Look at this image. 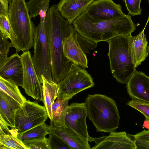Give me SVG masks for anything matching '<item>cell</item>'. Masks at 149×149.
<instances>
[{
  "label": "cell",
  "instance_id": "18",
  "mask_svg": "<svg viewBox=\"0 0 149 149\" xmlns=\"http://www.w3.org/2000/svg\"><path fill=\"white\" fill-rule=\"evenodd\" d=\"M21 105L0 90V118L11 128L15 127L16 111Z\"/></svg>",
  "mask_w": 149,
  "mask_h": 149
},
{
  "label": "cell",
  "instance_id": "30",
  "mask_svg": "<svg viewBox=\"0 0 149 149\" xmlns=\"http://www.w3.org/2000/svg\"><path fill=\"white\" fill-rule=\"evenodd\" d=\"M141 0H123L129 14L133 16L140 15L141 9L140 4Z\"/></svg>",
  "mask_w": 149,
  "mask_h": 149
},
{
  "label": "cell",
  "instance_id": "19",
  "mask_svg": "<svg viewBox=\"0 0 149 149\" xmlns=\"http://www.w3.org/2000/svg\"><path fill=\"white\" fill-rule=\"evenodd\" d=\"M145 28L135 36H132L131 34L130 36L132 58L136 68L140 65L148 55V42L144 33Z\"/></svg>",
  "mask_w": 149,
  "mask_h": 149
},
{
  "label": "cell",
  "instance_id": "9",
  "mask_svg": "<svg viewBox=\"0 0 149 149\" xmlns=\"http://www.w3.org/2000/svg\"><path fill=\"white\" fill-rule=\"evenodd\" d=\"M23 68V81L21 86L26 93L35 100L44 102L42 83L38 78L29 50L20 55Z\"/></svg>",
  "mask_w": 149,
  "mask_h": 149
},
{
  "label": "cell",
  "instance_id": "1",
  "mask_svg": "<svg viewBox=\"0 0 149 149\" xmlns=\"http://www.w3.org/2000/svg\"><path fill=\"white\" fill-rule=\"evenodd\" d=\"M45 19L52 77L53 81L58 84L74 63L65 56L63 47V40L70 35L73 25L62 16L55 4L48 9Z\"/></svg>",
  "mask_w": 149,
  "mask_h": 149
},
{
  "label": "cell",
  "instance_id": "7",
  "mask_svg": "<svg viewBox=\"0 0 149 149\" xmlns=\"http://www.w3.org/2000/svg\"><path fill=\"white\" fill-rule=\"evenodd\" d=\"M48 117L45 105L26 100L17 110L14 128L19 136L28 130L45 123Z\"/></svg>",
  "mask_w": 149,
  "mask_h": 149
},
{
  "label": "cell",
  "instance_id": "38",
  "mask_svg": "<svg viewBox=\"0 0 149 149\" xmlns=\"http://www.w3.org/2000/svg\"><path fill=\"white\" fill-rule=\"evenodd\" d=\"M147 50L149 55V45L147 47Z\"/></svg>",
  "mask_w": 149,
  "mask_h": 149
},
{
  "label": "cell",
  "instance_id": "34",
  "mask_svg": "<svg viewBox=\"0 0 149 149\" xmlns=\"http://www.w3.org/2000/svg\"><path fill=\"white\" fill-rule=\"evenodd\" d=\"M136 149H149V142L140 139H135Z\"/></svg>",
  "mask_w": 149,
  "mask_h": 149
},
{
  "label": "cell",
  "instance_id": "32",
  "mask_svg": "<svg viewBox=\"0 0 149 149\" xmlns=\"http://www.w3.org/2000/svg\"><path fill=\"white\" fill-rule=\"evenodd\" d=\"M0 15H3L8 17L9 9L8 0H0Z\"/></svg>",
  "mask_w": 149,
  "mask_h": 149
},
{
  "label": "cell",
  "instance_id": "6",
  "mask_svg": "<svg viewBox=\"0 0 149 149\" xmlns=\"http://www.w3.org/2000/svg\"><path fill=\"white\" fill-rule=\"evenodd\" d=\"M45 14L42 11L39 14L40 21L36 28L33 46L34 53L32 57L38 77L42 84V75L47 80L53 81L51 70L49 50L46 29Z\"/></svg>",
  "mask_w": 149,
  "mask_h": 149
},
{
  "label": "cell",
  "instance_id": "35",
  "mask_svg": "<svg viewBox=\"0 0 149 149\" xmlns=\"http://www.w3.org/2000/svg\"><path fill=\"white\" fill-rule=\"evenodd\" d=\"M143 126L146 128H149V121L147 120L145 121L144 122Z\"/></svg>",
  "mask_w": 149,
  "mask_h": 149
},
{
  "label": "cell",
  "instance_id": "16",
  "mask_svg": "<svg viewBox=\"0 0 149 149\" xmlns=\"http://www.w3.org/2000/svg\"><path fill=\"white\" fill-rule=\"evenodd\" d=\"M95 0H60L57 8L62 16L70 24L86 11Z\"/></svg>",
  "mask_w": 149,
  "mask_h": 149
},
{
  "label": "cell",
  "instance_id": "17",
  "mask_svg": "<svg viewBox=\"0 0 149 149\" xmlns=\"http://www.w3.org/2000/svg\"><path fill=\"white\" fill-rule=\"evenodd\" d=\"M51 132L61 137L72 149H90L88 141L69 127L55 126L50 120Z\"/></svg>",
  "mask_w": 149,
  "mask_h": 149
},
{
  "label": "cell",
  "instance_id": "23",
  "mask_svg": "<svg viewBox=\"0 0 149 149\" xmlns=\"http://www.w3.org/2000/svg\"><path fill=\"white\" fill-rule=\"evenodd\" d=\"M0 90L8 95L21 105L27 100L22 94L18 85L13 81L0 76Z\"/></svg>",
  "mask_w": 149,
  "mask_h": 149
},
{
  "label": "cell",
  "instance_id": "5",
  "mask_svg": "<svg viewBox=\"0 0 149 149\" xmlns=\"http://www.w3.org/2000/svg\"><path fill=\"white\" fill-rule=\"evenodd\" d=\"M130 36L116 37L107 41L111 72L117 81L122 84H126L136 70L132 58Z\"/></svg>",
  "mask_w": 149,
  "mask_h": 149
},
{
  "label": "cell",
  "instance_id": "2",
  "mask_svg": "<svg viewBox=\"0 0 149 149\" xmlns=\"http://www.w3.org/2000/svg\"><path fill=\"white\" fill-rule=\"evenodd\" d=\"M72 24L80 35L97 43L116 37L130 35L136 27L129 15L112 19L100 20L92 17L86 11Z\"/></svg>",
  "mask_w": 149,
  "mask_h": 149
},
{
  "label": "cell",
  "instance_id": "21",
  "mask_svg": "<svg viewBox=\"0 0 149 149\" xmlns=\"http://www.w3.org/2000/svg\"><path fill=\"white\" fill-rule=\"evenodd\" d=\"M41 77L43 80V103L46 108L48 117L52 121V106L58 97L59 86L58 84L47 80L43 75Z\"/></svg>",
  "mask_w": 149,
  "mask_h": 149
},
{
  "label": "cell",
  "instance_id": "36",
  "mask_svg": "<svg viewBox=\"0 0 149 149\" xmlns=\"http://www.w3.org/2000/svg\"><path fill=\"white\" fill-rule=\"evenodd\" d=\"M149 3V0H147ZM149 15H148V19H147V22L146 23V25L145 26V28H146V25L147 24H148V22H149Z\"/></svg>",
  "mask_w": 149,
  "mask_h": 149
},
{
  "label": "cell",
  "instance_id": "25",
  "mask_svg": "<svg viewBox=\"0 0 149 149\" xmlns=\"http://www.w3.org/2000/svg\"><path fill=\"white\" fill-rule=\"evenodd\" d=\"M50 0H30L27 3L31 18H35L42 11L45 13L49 8Z\"/></svg>",
  "mask_w": 149,
  "mask_h": 149
},
{
  "label": "cell",
  "instance_id": "10",
  "mask_svg": "<svg viewBox=\"0 0 149 149\" xmlns=\"http://www.w3.org/2000/svg\"><path fill=\"white\" fill-rule=\"evenodd\" d=\"M109 133L108 136L96 138L90 136L88 141L95 143L91 149H136L135 140H132L125 132L113 131Z\"/></svg>",
  "mask_w": 149,
  "mask_h": 149
},
{
  "label": "cell",
  "instance_id": "37",
  "mask_svg": "<svg viewBox=\"0 0 149 149\" xmlns=\"http://www.w3.org/2000/svg\"><path fill=\"white\" fill-rule=\"evenodd\" d=\"M14 0H8L9 3H11Z\"/></svg>",
  "mask_w": 149,
  "mask_h": 149
},
{
  "label": "cell",
  "instance_id": "31",
  "mask_svg": "<svg viewBox=\"0 0 149 149\" xmlns=\"http://www.w3.org/2000/svg\"><path fill=\"white\" fill-rule=\"evenodd\" d=\"M77 38L78 42L85 53L88 52L89 49L92 50L94 49L97 46V43L84 37L78 33Z\"/></svg>",
  "mask_w": 149,
  "mask_h": 149
},
{
  "label": "cell",
  "instance_id": "14",
  "mask_svg": "<svg viewBox=\"0 0 149 149\" xmlns=\"http://www.w3.org/2000/svg\"><path fill=\"white\" fill-rule=\"evenodd\" d=\"M127 93L132 98L149 102V77L136 70L127 83Z\"/></svg>",
  "mask_w": 149,
  "mask_h": 149
},
{
  "label": "cell",
  "instance_id": "29",
  "mask_svg": "<svg viewBox=\"0 0 149 149\" xmlns=\"http://www.w3.org/2000/svg\"><path fill=\"white\" fill-rule=\"evenodd\" d=\"M48 138L50 149H72L59 136L51 132Z\"/></svg>",
  "mask_w": 149,
  "mask_h": 149
},
{
  "label": "cell",
  "instance_id": "15",
  "mask_svg": "<svg viewBox=\"0 0 149 149\" xmlns=\"http://www.w3.org/2000/svg\"><path fill=\"white\" fill-rule=\"evenodd\" d=\"M0 76L11 80L21 86L23 81V68L20 55L16 52L12 54L0 67Z\"/></svg>",
  "mask_w": 149,
  "mask_h": 149
},
{
  "label": "cell",
  "instance_id": "3",
  "mask_svg": "<svg viewBox=\"0 0 149 149\" xmlns=\"http://www.w3.org/2000/svg\"><path fill=\"white\" fill-rule=\"evenodd\" d=\"M85 100L87 116L97 132L115 131L118 127L120 119L115 101L106 95L98 94H88Z\"/></svg>",
  "mask_w": 149,
  "mask_h": 149
},
{
  "label": "cell",
  "instance_id": "28",
  "mask_svg": "<svg viewBox=\"0 0 149 149\" xmlns=\"http://www.w3.org/2000/svg\"><path fill=\"white\" fill-rule=\"evenodd\" d=\"M23 142L28 149H50L48 138L46 137L25 140Z\"/></svg>",
  "mask_w": 149,
  "mask_h": 149
},
{
  "label": "cell",
  "instance_id": "20",
  "mask_svg": "<svg viewBox=\"0 0 149 149\" xmlns=\"http://www.w3.org/2000/svg\"><path fill=\"white\" fill-rule=\"evenodd\" d=\"M17 136L16 130L14 128L10 130L0 118V149H28Z\"/></svg>",
  "mask_w": 149,
  "mask_h": 149
},
{
  "label": "cell",
  "instance_id": "26",
  "mask_svg": "<svg viewBox=\"0 0 149 149\" xmlns=\"http://www.w3.org/2000/svg\"><path fill=\"white\" fill-rule=\"evenodd\" d=\"M7 37L0 31V67L7 60L8 54L12 44L8 41Z\"/></svg>",
  "mask_w": 149,
  "mask_h": 149
},
{
  "label": "cell",
  "instance_id": "24",
  "mask_svg": "<svg viewBox=\"0 0 149 149\" xmlns=\"http://www.w3.org/2000/svg\"><path fill=\"white\" fill-rule=\"evenodd\" d=\"M50 132V125L44 123L28 130L17 136L23 141L25 140L42 138Z\"/></svg>",
  "mask_w": 149,
  "mask_h": 149
},
{
  "label": "cell",
  "instance_id": "33",
  "mask_svg": "<svg viewBox=\"0 0 149 149\" xmlns=\"http://www.w3.org/2000/svg\"><path fill=\"white\" fill-rule=\"evenodd\" d=\"M135 139H140L149 142V130H145L132 135Z\"/></svg>",
  "mask_w": 149,
  "mask_h": 149
},
{
  "label": "cell",
  "instance_id": "27",
  "mask_svg": "<svg viewBox=\"0 0 149 149\" xmlns=\"http://www.w3.org/2000/svg\"><path fill=\"white\" fill-rule=\"evenodd\" d=\"M127 105L141 112L149 121V102L132 98Z\"/></svg>",
  "mask_w": 149,
  "mask_h": 149
},
{
  "label": "cell",
  "instance_id": "13",
  "mask_svg": "<svg viewBox=\"0 0 149 149\" xmlns=\"http://www.w3.org/2000/svg\"><path fill=\"white\" fill-rule=\"evenodd\" d=\"M63 51L65 56L79 66L88 68L87 56L78 40L77 32L73 26L70 35L63 41Z\"/></svg>",
  "mask_w": 149,
  "mask_h": 149
},
{
  "label": "cell",
  "instance_id": "22",
  "mask_svg": "<svg viewBox=\"0 0 149 149\" xmlns=\"http://www.w3.org/2000/svg\"><path fill=\"white\" fill-rule=\"evenodd\" d=\"M71 98L65 96L58 97L52 107V123L55 126L67 127L65 119L67 113L68 102Z\"/></svg>",
  "mask_w": 149,
  "mask_h": 149
},
{
  "label": "cell",
  "instance_id": "12",
  "mask_svg": "<svg viewBox=\"0 0 149 149\" xmlns=\"http://www.w3.org/2000/svg\"><path fill=\"white\" fill-rule=\"evenodd\" d=\"M92 17L100 20H110L119 18L125 15L120 4L112 0L94 1L86 11Z\"/></svg>",
  "mask_w": 149,
  "mask_h": 149
},
{
  "label": "cell",
  "instance_id": "8",
  "mask_svg": "<svg viewBox=\"0 0 149 149\" xmlns=\"http://www.w3.org/2000/svg\"><path fill=\"white\" fill-rule=\"evenodd\" d=\"M58 97H72L75 95L94 86L93 79L84 68L73 63L64 78L58 84Z\"/></svg>",
  "mask_w": 149,
  "mask_h": 149
},
{
  "label": "cell",
  "instance_id": "4",
  "mask_svg": "<svg viewBox=\"0 0 149 149\" xmlns=\"http://www.w3.org/2000/svg\"><path fill=\"white\" fill-rule=\"evenodd\" d=\"M8 19L17 38L16 52L29 50L33 46L36 27L29 14L25 0H14L9 6Z\"/></svg>",
  "mask_w": 149,
  "mask_h": 149
},
{
  "label": "cell",
  "instance_id": "11",
  "mask_svg": "<svg viewBox=\"0 0 149 149\" xmlns=\"http://www.w3.org/2000/svg\"><path fill=\"white\" fill-rule=\"evenodd\" d=\"M87 116L84 103H72L68 106L65 123L67 127L72 129L80 136L88 141L90 136L86 122Z\"/></svg>",
  "mask_w": 149,
  "mask_h": 149
}]
</instances>
